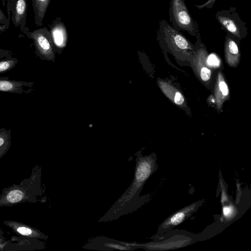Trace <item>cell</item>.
Segmentation results:
<instances>
[{
  "label": "cell",
  "instance_id": "11",
  "mask_svg": "<svg viewBox=\"0 0 251 251\" xmlns=\"http://www.w3.org/2000/svg\"><path fill=\"white\" fill-rule=\"evenodd\" d=\"M190 242L189 239H182L178 240H166L165 242L162 243H158L156 244H148L145 245L147 248L152 249H159V250H168L172 249L177 248H180V247H184L187 245ZM181 248V247H180Z\"/></svg>",
  "mask_w": 251,
  "mask_h": 251
},
{
  "label": "cell",
  "instance_id": "14",
  "mask_svg": "<svg viewBox=\"0 0 251 251\" xmlns=\"http://www.w3.org/2000/svg\"><path fill=\"white\" fill-rule=\"evenodd\" d=\"M211 76V71L206 67H203L201 71V77L202 80L207 81L209 80Z\"/></svg>",
  "mask_w": 251,
  "mask_h": 251
},
{
  "label": "cell",
  "instance_id": "12",
  "mask_svg": "<svg viewBox=\"0 0 251 251\" xmlns=\"http://www.w3.org/2000/svg\"><path fill=\"white\" fill-rule=\"evenodd\" d=\"M23 196L24 194L21 191L13 190L8 194L7 200L10 202L15 203L21 201Z\"/></svg>",
  "mask_w": 251,
  "mask_h": 251
},
{
  "label": "cell",
  "instance_id": "5",
  "mask_svg": "<svg viewBox=\"0 0 251 251\" xmlns=\"http://www.w3.org/2000/svg\"><path fill=\"white\" fill-rule=\"evenodd\" d=\"M9 5L12 24L23 32L25 27L28 3L27 0H6Z\"/></svg>",
  "mask_w": 251,
  "mask_h": 251
},
{
  "label": "cell",
  "instance_id": "16",
  "mask_svg": "<svg viewBox=\"0 0 251 251\" xmlns=\"http://www.w3.org/2000/svg\"><path fill=\"white\" fill-rule=\"evenodd\" d=\"M106 247L108 248H113L115 249L120 250H127L130 249V247L123 246L120 244H115V243H108L106 244L105 245Z\"/></svg>",
  "mask_w": 251,
  "mask_h": 251
},
{
  "label": "cell",
  "instance_id": "3",
  "mask_svg": "<svg viewBox=\"0 0 251 251\" xmlns=\"http://www.w3.org/2000/svg\"><path fill=\"white\" fill-rule=\"evenodd\" d=\"M215 18L222 28L235 38L241 39L247 35L246 24L241 19L235 7L218 11Z\"/></svg>",
  "mask_w": 251,
  "mask_h": 251
},
{
  "label": "cell",
  "instance_id": "13",
  "mask_svg": "<svg viewBox=\"0 0 251 251\" xmlns=\"http://www.w3.org/2000/svg\"><path fill=\"white\" fill-rule=\"evenodd\" d=\"M207 63L210 66L218 67L219 66L220 61L216 55L214 54H211L208 57Z\"/></svg>",
  "mask_w": 251,
  "mask_h": 251
},
{
  "label": "cell",
  "instance_id": "8",
  "mask_svg": "<svg viewBox=\"0 0 251 251\" xmlns=\"http://www.w3.org/2000/svg\"><path fill=\"white\" fill-rule=\"evenodd\" d=\"M50 32L54 48L60 49L65 46L67 32L60 19L56 18L49 25Z\"/></svg>",
  "mask_w": 251,
  "mask_h": 251
},
{
  "label": "cell",
  "instance_id": "2",
  "mask_svg": "<svg viewBox=\"0 0 251 251\" xmlns=\"http://www.w3.org/2000/svg\"><path fill=\"white\" fill-rule=\"evenodd\" d=\"M32 40L36 55L42 60H53L55 48L50 30L46 27H41L33 31L25 26L23 32Z\"/></svg>",
  "mask_w": 251,
  "mask_h": 251
},
{
  "label": "cell",
  "instance_id": "10",
  "mask_svg": "<svg viewBox=\"0 0 251 251\" xmlns=\"http://www.w3.org/2000/svg\"><path fill=\"white\" fill-rule=\"evenodd\" d=\"M18 59L8 50L0 49V74L7 72L15 67Z\"/></svg>",
  "mask_w": 251,
  "mask_h": 251
},
{
  "label": "cell",
  "instance_id": "15",
  "mask_svg": "<svg viewBox=\"0 0 251 251\" xmlns=\"http://www.w3.org/2000/svg\"><path fill=\"white\" fill-rule=\"evenodd\" d=\"M9 22L4 12L0 7V24L4 25L7 29L9 28Z\"/></svg>",
  "mask_w": 251,
  "mask_h": 251
},
{
  "label": "cell",
  "instance_id": "7",
  "mask_svg": "<svg viewBox=\"0 0 251 251\" xmlns=\"http://www.w3.org/2000/svg\"><path fill=\"white\" fill-rule=\"evenodd\" d=\"M34 83L10 80L7 76L0 77V91L17 94H28L34 90Z\"/></svg>",
  "mask_w": 251,
  "mask_h": 251
},
{
  "label": "cell",
  "instance_id": "9",
  "mask_svg": "<svg viewBox=\"0 0 251 251\" xmlns=\"http://www.w3.org/2000/svg\"><path fill=\"white\" fill-rule=\"evenodd\" d=\"M51 0H31L34 12V21L37 26H41L43 24L46 12Z\"/></svg>",
  "mask_w": 251,
  "mask_h": 251
},
{
  "label": "cell",
  "instance_id": "4",
  "mask_svg": "<svg viewBox=\"0 0 251 251\" xmlns=\"http://www.w3.org/2000/svg\"><path fill=\"white\" fill-rule=\"evenodd\" d=\"M203 201H199L179 209L166 218L159 226L157 234L161 237L165 233L180 224L196 211Z\"/></svg>",
  "mask_w": 251,
  "mask_h": 251
},
{
  "label": "cell",
  "instance_id": "1",
  "mask_svg": "<svg viewBox=\"0 0 251 251\" xmlns=\"http://www.w3.org/2000/svg\"><path fill=\"white\" fill-rule=\"evenodd\" d=\"M169 14L173 27L197 36L199 30L198 25L192 18L183 0H171Z\"/></svg>",
  "mask_w": 251,
  "mask_h": 251
},
{
  "label": "cell",
  "instance_id": "17",
  "mask_svg": "<svg viewBox=\"0 0 251 251\" xmlns=\"http://www.w3.org/2000/svg\"><path fill=\"white\" fill-rule=\"evenodd\" d=\"M184 101V99L182 95L180 93L177 92L174 97L175 102L176 104L181 105L183 103Z\"/></svg>",
  "mask_w": 251,
  "mask_h": 251
},
{
  "label": "cell",
  "instance_id": "19",
  "mask_svg": "<svg viewBox=\"0 0 251 251\" xmlns=\"http://www.w3.org/2000/svg\"><path fill=\"white\" fill-rule=\"evenodd\" d=\"M17 231L23 235H29L32 233L30 229L25 227H20L17 229Z\"/></svg>",
  "mask_w": 251,
  "mask_h": 251
},
{
  "label": "cell",
  "instance_id": "20",
  "mask_svg": "<svg viewBox=\"0 0 251 251\" xmlns=\"http://www.w3.org/2000/svg\"><path fill=\"white\" fill-rule=\"evenodd\" d=\"M6 29H7V28L4 25L0 24V34Z\"/></svg>",
  "mask_w": 251,
  "mask_h": 251
},
{
  "label": "cell",
  "instance_id": "21",
  "mask_svg": "<svg viewBox=\"0 0 251 251\" xmlns=\"http://www.w3.org/2000/svg\"><path fill=\"white\" fill-rule=\"evenodd\" d=\"M2 2V4L3 5H4L5 4V1H6V0H1Z\"/></svg>",
  "mask_w": 251,
  "mask_h": 251
},
{
  "label": "cell",
  "instance_id": "6",
  "mask_svg": "<svg viewBox=\"0 0 251 251\" xmlns=\"http://www.w3.org/2000/svg\"><path fill=\"white\" fill-rule=\"evenodd\" d=\"M156 160L152 156L145 157L139 159L135 174L137 187H140L156 170Z\"/></svg>",
  "mask_w": 251,
  "mask_h": 251
},
{
  "label": "cell",
  "instance_id": "18",
  "mask_svg": "<svg viewBox=\"0 0 251 251\" xmlns=\"http://www.w3.org/2000/svg\"><path fill=\"white\" fill-rule=\"evenodd\" d=\"M219 87L223 95L226 96L228 94V87L224 81L220 82Z\"/></svg>",
  "mask_w": 251,
  "mask_h": 251
}]
</instances>
